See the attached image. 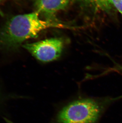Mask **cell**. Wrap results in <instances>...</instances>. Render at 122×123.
<instances>
[{
  "mask_svg": "<svg viewBox=\"0 0 122 123\" xmlns=\"http://www.w3.org/2000/svg\"><path fill=\"white\" fill-rule=\"evenodd\" d=\"M68 27L52 20L41 19L37 11L16 15L10 19L2 29L0 34V44L6 48H16L46 29Z\"/></svg>",
  "mask_w": 122,
  "mask_h": 123,
  "instance_id": "cell-1",
  "label": "cell"
},
{
  "mask_svg": "<svg viewBox=\"0 0 122 123\" xmlns=\"http://www.w3.org/2000/svg\"><path fill=\"white\" fill-rule=\"evenodd\" d=\"M121 98L122 96L76 99L60 110L50 123H98L110 105Z\"/></svg>",
  "mask_w": 122,
  "mask_h": 123,
  "instance_id": "cell-2",
  "label": "cell"
},
{
  "mask_svg": "<svg viewBox=\"0 0 122 123\" xmlns=\"http://www.w3.org/2000/svg\"><path fill=\"white\" fill-rule=\"evenodd\" d=\"M24 48L38 60L49 62L58 59L63 49V42L61 39L52 38L23 45Z\"/></svg>",
  "mask_w": 122,
  "mask_h": 123,
  "instance_id": "cell-3",
  "label": "cell"
},
{
  "mask_svg": "<svg viewBox=\"0 0 122 123\" xmlns=\"http://www.w3.org/2000/svg\"><path fill=\"white\" fill-rule=\"evenodd\" d=\"M70 0H37V12L47 18L54 14L67 6Z\"/></svg>",
  "mask_w": 122,
  "mask_h": 123,
  "instance_id": "cell-4",
  "label": "cell"
},
{
  "mask_svg": "<svg viewBox=\"0 0 122 123\" xmlns=\"http://www.w3.org/2000/svg\"><path fill=\"white\" fill-rule=\"evenodd\" d=\"M93 4L95 6L103 11H110L114 9L110 0H86Z\"/></svg>",
  "mask_w": 122,
  "mask_h": 123,
  "instance_id": "cell-5",
  "label": "cell"
},
{
  "mask_svg": "<svg viewBox=\"0 0 122 123\" xmlns=\"http://www.w3.org/2000/svg\"><path fill=\"white\" fill-rule=\"evenodd\" d=\"M110 1L113 7L119 12L122 16V0H110Z\"/></svg>",
  "mask_w": 122,
  "mask_h": 123,
  "instance_id": "cell-6",
  "label": "cell"
},
{
  "mask_svg": "<svg viewBox=\"0 0 122 123\" xmlns=\"http://www.w3.org/2000/svg\"><path fill=\"white\" fill-rule=\"evenodd\" d=\"M115 70H116V71H117L118 72L121 73L122 74V66L118 65L117 66L116 68H115Z\"/></svg>",
  "mask_w": 122,
  "mask_h": 123,
  "instance_id": "cell-7",
  "label": "cell"
},
{
  "mask_svg": "<svg viewBox=\"0 0 122 123\" xmlns=\"http://www.w3.org/2000/svg\"><path fill=\"white\" fill-rule=\"evenodd\" d=\"M2 0H0V3H1V2H2Z\"/></svg>",
  "mask_w": 122,
  "mask_h": 123,
  "instance_id": "cell-8",
  "label": "cell"
}]
</instances>
